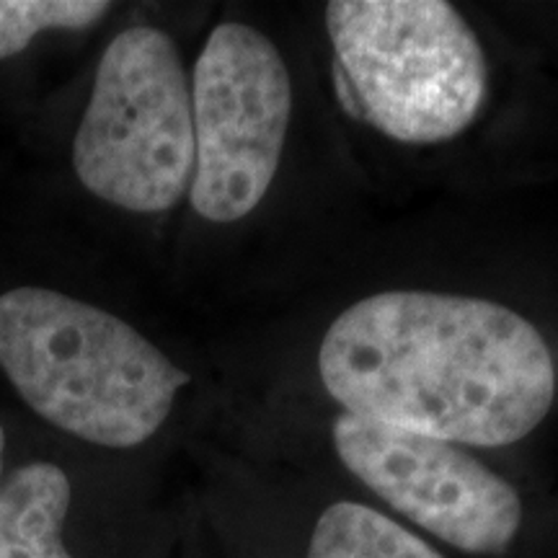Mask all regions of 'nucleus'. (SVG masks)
<instances>
[{
	"label": "nucleus",
	"instance_id": "f257e3e1",
	"mask_svg": "<svg viewBox=\"0 0 558 558\" xmlns=\"http://www.w3.org/2000/svg\"><path fill=\"white\" fill-rule=\"evenodd\" d=\"M318 373L344 414L478 448L527 437L556 399L554 357L527 318L445 292L349 305L320 341Z\"/></svg>",
	"mask_w": 558,
	"mask_h": 558
},
{
	"label": "nucleus",
	"instance_id": "f03ea898",
	"mask_svg": "<svg viewBox=\"0 0 558 558\" xmlns=\"http://www.w3.org/2000/svg\"><path fill=\"white\" fill-rule=\"evenodd\" d=\"M0 369L41 418L104 448L150 439L190 386L122 318L47 288L0 295Z\"/></svg>",
	"mask_w": 558,
	"mask_h": 558
},
{
	"label": "nucleus",
	"instance_id": "7ed1b4c3",
	"mask_svg": "<svg viewBox=\"0 0 558 558\" xmlns=\"http://www.w3.org/2000/svg\"><path fill=\"white\" fill-rule=\"evenodd\" d=\"M326 29L339 101L390 140L445 143L484 107V50L445 0H331Z\"/></svg>",
	"mask_w": 558,
	"mask_h": 558
},
{
	"label": "nucleus",
	"instance_id": "20e7f679",
	"mask_svg": "<svg viewBox=\"0 0 558 558\" xmlns=\"http://www.w3.org/2000/svg\"><path fill=\"white\" fill-rule=\"evenodd\" d=\"M197 163L192 88L169 34L135 26L101 54L73 143L81 184L130 213H166Z\"/></svg>",
	"mask_w": 558,
	"mask_h": 558
},
{
	"label": "nucleus",
	"instance_id": "39448f33",
	"mask_svg": "<svg viewBox=\"0 0 558 558\" xmlns=\"http://www.w3.org/2000/svg\"><path fill=\"white\" fill-rule=\"evenodd\" d=\"M192 114V207L209 222L246 218L275 181L292 117L290 70L271 39L246 24L209 34L194 65Z\"/></svg>",
	"mask_w": 558,
	"mask_h": 558
},
{
	"label": "nucleus",
	"instance_id": "423d86ee",
	"mask_svg": "<svg viewBox=\"0 0 558 558\" xmlns=\"http://www.w3.org/2000/svg\"><path fill=\"white\" fill-rule=\"evenodd\" d=\"M331 435L362 484L450 546L501 554L518 535V492L458 445L352 414L333 418Z\"/></svg>",
	"mask_w": 558,
	"mask_h": 558
},
{
	"label": "nucleus",
	"instance_id": "0eeeda50",
	"mask_svg": "<svg viewBox=\"0 0 558 558\" xmlns=\"http://www.w3.org/2000/svg\"><path fill=\"white\" fill-rule=\"evenodd\" d=\"M70 481L60 465L37 460L0 486V558H73L62 543Z\"/></svg>",
	"mask_w": 558,
	"mask_h": 558
},
{
	"label": "nucleus",
	"instance_id": "6e6552de",
	"mask_svg": "<svg viewBox=\"0 0 558 558\" xmlns=\"http://www.w3.org/2000/svg\"><path fill=\"white\" fill-rule=\"evenodd\" d=\"M308 558H445L378 509L337 501L313 527Z\"/></svg>",
	"mask_w": 558,
	"mask_h": 558
},
{
	"label": "nucleus",
	"instance_id": "1a4fd4ad",
	"mask_svg": "<svg viewBox=\"0 0 558 558\" xmlns=\"http://www.w3.org/2000/svg\"><path fill=\"white\" fill-rule=\"evenodd\" d=\"M101 0H0V60L45 29H86L109 13Z\"/></svg>",
	"mask_w": 558,
	"mask_h": 558
},
{
	"label": "nucleus",
	"instance_id": "9d476101",
	"mask_svg": "<svg viewBox=\"0 0 558 558\" xmlns=\"http://www.w3.org/2000/svg\"><path fill=\"white\" fill-rule=\"evenodd\" d=\"M3 450H5V432H3V427H0V476H3Z\"/></svg>",
	"mask_w": 558,
	"mask_h": 558
}]
</instances>
